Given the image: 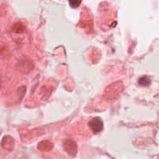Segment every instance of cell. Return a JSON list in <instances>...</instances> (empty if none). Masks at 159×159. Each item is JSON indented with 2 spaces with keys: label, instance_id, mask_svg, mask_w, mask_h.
<instances>
[{
  "label": "cell",
  "instance_id": "1",
  "mask_svg": "<svg viewBox=\"0 0 159 159\" xmlns=\"http://www.w3.org/2000/svg\"><path fill=\"white\" fill-rule=\"evenodd\" d=\"M89 127L94 133H98L102 129V122L99 118H93L89 121Z\"/></svg>",
  "mask_w": 159,
  "mask_h": 159
},
{
  "label": "cell",
  "instance_id": "2",
  "mask_svg": "<svg viewBox=\"0 0 159 159\" xmlns=\"http://www.w3.org/2000/svg\"><path fill=\"white\" fill-rule=\"evenodd\" d=\"M81 1H82V0H69V2L71 7L76 8L80 5Z\"/></svg>",
  "mask_w": 159,
  "mask_h": 159
}]
</instances>
